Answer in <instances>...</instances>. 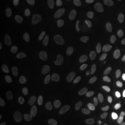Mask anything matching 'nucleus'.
<instances>
[{
  "label": "nucleus",
  "mask_w": 125,
  "mask_h": 125,
  "mask_svg": "<svg viewBox=\"0 0 125 125\" xmlns=\"http://www.w3.org/2000/svg\"><path fill=\"white\" fill-rule=\"evenodd\" d=\"M83 39L82 31L78 29H67L64 37V47L65 49H72L79 44Z\"/></svg>",
  "instance_id": "nucleus-1"
},
{
  "label": "nucleus",
  "mask_w": 125,
  "mask_h": 125,
  "mask_svg": "<svg viewBox=\"0 0 125 125\" xmlns=\"http://www.w3.org/2000/svg\"><path fill=\"white\" fill-rule=\"evenodd\" d=\"M108 80L111 85L118 90H125V74L119 69H113L108 72Z\"/></svg>",
  "instance_id": "nucleus-2"
},
{
  "label": "nucleus",
  "mask_w": 125,
  "mask_h": 125,
  "mask_svg": "<svg viewBox=\"0 0 125 125\" xmlns=\"http://www.w3.org/2000/svg\"><path fill=\"white\" fill-rule=\"evenodd\" d=\"M78 111L79 115L83 120L91 122L94 119L95 111L92 103L89 102H82L79 106Z\"/></svg>",
  "instance_id": "nucleus-3"
},
{
  "label": "nucleus",
  "mask_w": 125,
  "mask_h": 125,
  "mask_svg": "<svg viewBox=\"0 0 125 125\" xmlns=\"http://www.w3.org/2000/svg\"><path fill=\"white\" fill-rule=\"evenodd\" d=\"M9 82L10 88L15 91H21L24 87L22 79L16 69H12L10 72Z\"/></svg>",
  "instance_id": "nucleus-4"
},
{
  "label": "nucleus",
  "mask_w": 125,
  "mask_h": 125,
  "mask_svg": "<svg viewBox=\"0 0 125 125\" xmlns=\"http://www.w3.org/2000/svg\"><path fill=\"white\" fill-rule=\"evenodd\" d=\"M125 31V17L120 18L111 24L108 30V35L111 37H116Z\"/></svg>",
  "instance_id": "nucleus-5"
},
{
  "label": "nucleus",
  "mask_w": 125,
  "mask_h": 125,
  "mask_svg": "<svg viewBox=\"0 0 125 125\" xmlns=\"http://www.w3.org/2000/svg\"><path fill=\"white\" fill-rule=\"evenodd\" d=\"M53 110L47 105H38L32 111L33 115L38 117H43L48 115L53 114Z\"/></svg>",
  "instance_id": "nucleus-6"
},
{
  "label": "nucleus",
  "mask_w": 125,
  "mask_h": 125,
  "mask_svg": "<svg viewBox=\"0 0 125 125\" xmlns=\"http://www.w3.org/2000/svg\"><path fill=\"white\" fill-rule=\"evenodd\" d=\"M30 38L33 44L37 47H41L45 44L46 41V36L45 35L37 30H33L31 32Z\"/></svg>",
  "instance_id": "nucleus-7"
},
{
  "label": "nucleus",
  "mask_w": 125,
  "mask_h": 125,
  "mask_svg": "<svg viewBox=\"0 0 125 125\" xmlns=\"http://www.w3.org/2000/svg\"><path fill=\"white\" fill-rule=\"evenodd\" d=\"M95 8L97 13L102 18L107 15L109 10V5L107 0H96Z\"/></svg>",
  "instance_id": "nucleus-8"
},
{
  "label": "nucleus",
  "mask_w": 125,
  "mask_h": 125,
  "mask_svg": "<svg viewBox=\"0 0 125 125\" xmlns=\"http://www.w3.org/2000/svg\"><path fill=\"white\" fill-rule=\"evenodd\" d=\"M11 28L15 34H20L24 29L22 18L20 15H15L11 20Z\"/></svg>",
  "instance_id": "nucleus-9"
},
{
  "label": "nucleus",
  "mask_w": 125,
  "mask_h": 125,
  "mask_svg": "<svg viewBox=\"0 0 125 125\" xmlns=\"http://www.w3.org/2000/svg\"><path fill=\"white\" fill-rule=\"evenodd\" d=\"M47 76L51 82L54 84H57L59 82V72L55 65H51L47 70Z\"/></svg>",
  "instance_id": "nucleus-10"
},
{
  "label": "nucleus",
  "mask_w": 125,
  "mask_h": 125,
  "mask_svg": "<svg viewBox=\"0 0 125 125\" xmlns=\"http://www.w3.org/2000/svg\"><path fill=\"white\" fill-rule=\"evenodd\" d=\"M108 125H125V112L120 108L115 110L114 119Z\"/></svg>",
  "instance_id": "nucleus-11"
},
{
  "label": "nucleus",
  "mask_w": 125,
  "mask_h": 125,
  "mask_svg": "<svg viewBox=\"0 0 125 125\" xmlns=\"http://www.w3.org/2000/svg\"><path fill=\"white\" fill-rule=\"evenodd\" d=\"M97 72L93 71L90 74L85 81L86 89L90 92L94 91L97 85Z\"/></svg>",
  "instance_id": "nucleus-12"
},
{
  "label": "nucleus",
  "mask_w": 125,
  "mask_h": 125,
  "mask_svg": "<svg viewBox=\"0 0 125 125\" xmlns=\"http://www.w3.org/2000/svg\"><path fill=\"white\" fill-rule=\"evenodd\" d=\"M36 96L33 93L31 92H26L23 94L21 102L22 104L25 105L27 107H31L36 101Z\"/></svg>",
  "instance_id": "nucleus-13"
},
{
  "label": "nucleus",
  "mask_w": 125,
  "mask_h": 125,
  "mask_svg": "<svg viewBox=\"0 0 125 125\" xmlns=\"http://www.w3.org/2000/svg\"><path fill=\"white\" fill-rule=\"evenodd\" d=\"M114 46L117 55H122L125 53V39H117L114 42Z\"/></svg>",
  "instance_id": "nucleus-14"
},
{
  "label": "nucleus",
  "mask_w": 125,
  "mask_h": 125,
  "mask_svg": "<svg viewBox=\"0 0 125 125\" xmlns=\"http://www.w3.org/2000/svg\"><path fill=\"white\" fill-rule=\"evenodd\" d=\"M90 67H91V64L90 62H85V64L83 65V67L81 68V70L79 72L78 74H77V80L78 81H82L84 77L85 76V75L88 74V72H89V70H90Z\"/></svg>",
  "instance_id": "nucleus-15"
},
{
  "label": "nucleus",
  "mask_w": 125,
  "mask_h": 125,
  "mask_svg": "<svg viewBox=\"0 0 125 125\" xmlns=\"http://www.w3.org/2000/svg\"><path fill=\"white\" fill-rule=\"evenodd\" d=\"M49 28L52 33H57L61 29V22L58 18H53L49 22Z\"/></svg>",
  "instance_id": "nucleus-16"
},
{
  "label": "nucleus",
  "mask_w": 125,
  "mask_h": 125,
  "mask_svg": "<svg viewBox=\"0 0 125 125\" xmlns=\"http://www.w3.org/2000/svg\"><path fill=\"white\" fill-rule=\"evenodd\" d=\"M53 1L56 6L62 10H67L70 8L69 0H53Z\"/></svg>",
  "instance_id": "nucleus-17"
},
{
  "label": "nucleus",
  "mask_w": 125,
  "mask_h": 125,
  "mask_svg": "<svg viewBox=\"0 0 125 125\" xmlns=\"http://www.w3.org/2000/svg\"><path fill=\"white\" fill-rule=\"evenodd\" d=\"M113 9L115 12L120 13L125 9V4L122 0H114L113 3Z\"/></svg>",
  "instance_id": "nucleus-18"
},
{
  "label": "nucleus",
  "mask_w": 125,
  "mask_h": 125,
  "mask_svg": "<svg viewBox=\"0 0 125 125\" xmlns=\"http://www.w3.org/2000/svg\"><path fill=\"white\" fill-rule=\"evenodd\" d=\"M38 0H27V7L30 11H34L37 8Z\"/></svg>",
  "instance_id": "nucleus-19"
},
{
  "label": "nucleus",
  "mask_w": 125,
  "mask_h": 125,
  "mask_svg": "<svg viewBox=\"0 0 125 125\" xmlns=\"http://www.w3.org/2000/svg\"><path fill=\"white\" fill-rule=\"evenodd\" d=\"M4 88L2 87V85H0V99H1L4 97Z\"/></svg>",
  "instance_id": "nucleus-20"
}]
</instances>
